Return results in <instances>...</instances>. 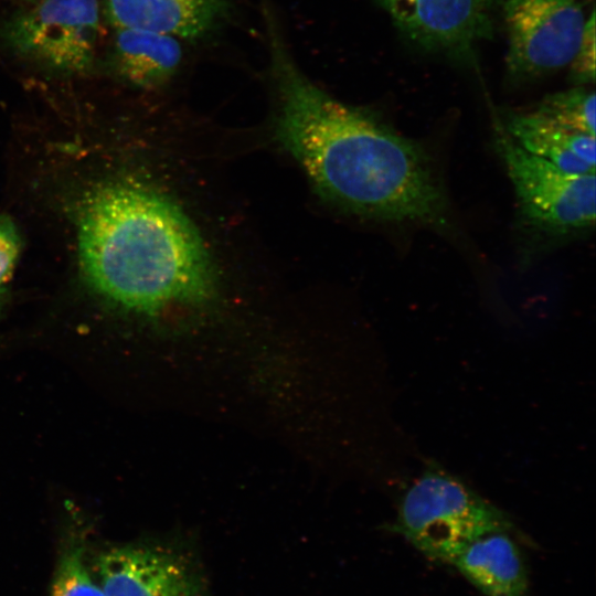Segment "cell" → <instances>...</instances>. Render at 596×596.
Wrapping results in <instances>:
<instances>
[{"label": "cell", "mask_w": 596, "mask_h": 596, "mask_svg": "<svg viewBox=\"0 0 596 596\" xmlns=\"http://www.w3.org/2000/svg\"><path fill=\"white\" fill-rule=\"evenodd\" d=\"M279 142L330 201L393 222L448 225V202L425 149L313 84L272 33Z\"/></svg>", "instance_id": "6da1fadb"}, {"label": "cell", "mask_w": 596, "mask_h": 596, "mask_svg": "<svg viewBox=\"0 0 596 596\" xmlns=\"http://www.w3.org/2000/svg\"><path fill=\"white\" fill-rule=\"evenodd\" d=\"M76 226L86 284L121 310L157 316L201 307L216 295V267L199 228L147 184L96 185L79 204Z\"/></svg>", "instance_id": "7a4b0ae2"}, {"label": "cell", "mask_w": 596, "mask_h": 596, "mask_svg": "<svg viewBox=\"0 0 596 596\" xmlns=\"http://www.w3.org/2000/svg\"><path fill=\"white\" fill-rule=\"evenodd\" d=\"M512 529L502 510L458 478L433 467L404 492L393 524V531L425 556L448 564L472 540Z\"/></svg>", "instance_id": "3957f363"}, {"label": "cell", "mask_w": 596, "mask_h": 596, "mask_svg": "<svg viewBox=\"0 0 596 596\" xmlns=\"http://www.w3.org/2000/svg\"><path fill=\"white\" fill-rule=\"evenodd\" d=\"M98 0H38L0 24V40L14 56L60 76H79L99 64Z\"/></svg>", "instance_id": "277c9868"}, {"label": "cell", "mask_w": 596, "mask_h": 596, "mask_svg": "<svg viewBox=\"0 0 596 596\" xmlns=\"http://www.w3.org/2000/svg\"><path fill=\"white\" fill-rule=\"evenodd\" d=\"M496 147L513 185L518 219L526 233L560 241L593 228L595 172L568 173L526 152L502 127L497 128Z\"/></svg>", "instance_id": "5b68a950"}, {"label": "cell", "mask_w": 596, "mask_h": 596, "mask_svg": "<svg viewBox=\"0 0 596 596\" xmlns=\"http://www.w3.org/2000/svg\"><path fill=\"white\" fill-rule=\"evenodd\" d=\"M503 13L513 75L535 77L571 64L586 22L576 0H505Z\"/></svg>", "instance_id": "8992f818"}, {"label": "cell", "mask_w": 596, "mask_h": 596, "mask_svg": "<svg viewBox=\"0 0 596 596\" xmlns=\"http://www.w3.org/2000/svg\"><path fill=\"white\" fill-rule=\"evenodd\" d=\"M94 571L106 596H207L198 566L171 549L114 546L96 556Z\"/></svg>", "instance_id": "52a82bcc"}, {"label": "cell", "mask_w": 596, "mask_h": 596, "mask_svg": "<svg viewBox=\"0 0 596 596\" xmlns=\"http://www.w3.org/2000/svg\"><path fill=\"white\" fill-rule=\"evenodd\" d=\"M491 0H416L397 25L421 46L465 55L490 33Z\"/></svg>", "instance_id": "ba28073f"}, {"label": "cell", "mask_w": 596, "mask_h": 596, "mask_svg": "<svg viewBox=\"0 0 596 596\" xmlns=\"http://www.w3.org/2000/svg\"><path fill=\"white\" fill-rule=\"evenodd\" d=\"M230 0H103V13L114 28H134L199 40L224 20Z\"/></svg>", "instance_id": "9c48e42d"}, {"label": "cell", "mask_w": 596, "mask_h": 596, "mask_svg": "<svg viewBox=\"0 0 596 596\" xmlns=\"http://www.w3.org/2000/svg\"><path fill=\"white\" fill-rule=\"evenodd\" d=\"M103 66L117 79L142 88L168 83L178 72L183 49L175 36L134 28H114Z\"/></svg>", "instance_id": "30bf717a"}, {"label": "cell", "mask_w": 596, "mask_h": 596, "mask_svg": "<svg viewBox=\"0 0 596 596\" xmlns=\"http://www.w3.org/2000/svg\"><path fill=\"white\" fill-rule=\"evenodd\" d=\"M511 531L486 533L465 545L450 562L486 596H526L529 575Z\"/></svg>", "instance_id": "8fae6325"}, {"label": "cell", "mask_w": 596, "mask_h": 596, "mask_svg": "<svg viewBox=\"0 0 596 596\" xmlns=\"http://www.w3.org/2000/svg\"><path fill=\"white\" fill-rule=\"evenodd\" d=\"M504 130L526 152L573 174L595 172V136L570 129L543 114L511 115Z\"/></svg>", "instance_id": "7c38bea8"}, {"label": "cell", "mask_w": 596, "mask_h": 596, "mask_svg": "<svg viewBox=\"0 0 596 596\" xmlns=\"http://www.w3.org/2000/svg\"><path fill=\"white\" fill-rule=\"evenodd\" d=\"M75 530L64 541L49 596H106L86 563L85 535Z\"/></svg>", "instance_id": "4fadbf2b"}, {"label": "cell", "mask_w": 596, "mask_h": 596, "mask_svg": "<svg viewBox=\"0 0 596 596\" xmlns=\"http://www.w3.org/2000/svg\"><path fill=\"white\" fill-rule=\"evenodd\" d=\"M595 94L583 88L545 97L536 111L576 131L595 136Z\"/></svg>", "instance_id": "5bb4252c"}, {"label": "cell", "mask_w": 596, "mask_h": 596, "mask_svg": "<svg viewBox=\"0 0 596 596\" xmlns=\"http://www.w3.org/2000/svg\"><path fill=\"white\" fill-rule=\"evenodd\" d=\"M21 236L12 220L0 213V295L6 296L7 286L13 275L21 252Z\"/></svg>", "instance_id": "9a60e30c"}, {"label": "cell", "mask_w": 596, "mask_h": 596, "mask_svg": "<svg viewBox=\"0 0 596 596\" xmlns=\"http://www.w3.org/2000/svg\"><path fill=\"white\" fill-rule=\"evenodd\" d=\"M572 76L577 83L595 79V18L594 11L585 22L578 50L571 62Z\"/></svg>", "instance_id": "2e32d148"}, {"label": "cell", "mask_w": 596, "mask_h": 596, "mask_svg": "<svg viewBox=\"0 0 596 596\" xmlns=\"http://www.w3.org/2000/svg\"><path fill=\"white\" fill-rule=\"evenodd\" d=\"M415 1L416 0H382L396 25L406 18Z\"/></svg>", "instance_id": "e0dca14e"}, {"label": "cell", "mask_w": 596, "mask_h": 596, "mask_svg": "<svg viewBox=\"0 0 596 596\" xmlns=\"http://www.w3.org/2000/svg\"><path fill=\"white\" fill-rule=\"evenodd\" d=\"M4 297H6V296L0 295V313H1V310H2Z\"/></svg>", "instance_id": "ac0fdd59"}]
</instances>
